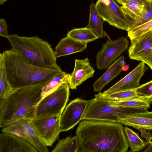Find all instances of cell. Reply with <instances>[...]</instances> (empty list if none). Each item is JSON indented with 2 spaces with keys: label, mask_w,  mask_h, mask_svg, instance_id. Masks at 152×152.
<instances>
[{
  "label": "cell",
  "mask_w": 152,
  "mask_h": 152,
  "mask_svg": "<svg viewBox=\"0 0 152 152\" xmlns=\"http://www.w3.org/2000/svg\"><path fill=\"white\" fill-rule=\"evenodd\" d=\"M77 152H126L129 146L120 123L84 120L76 130Z\"/></svg>",
  "instance_id": "1"
},
{
  "label": "cell",
  "mask_w": 152,
  "mask_h": 152,
  "mask_svg": "<svg viewBox=\"0 0 152 152\" xmlns=\"http://www.w3.org/2000/svg\"><path fill=\"white\" fill-rule=\"evenodd\" d=\"M47 83L14 89L0 100V127L23 118H34L36 107L42 98V88Z\"/></svg>",
  "instance_id": "2"
},
{
  "label": "cell",
  "mask_w": 152,
  "mask_h": 152,
  "mask_svg": "<svg viewBox=\"0 0 152 152\" xmlns=\"http://www.w3.org/2000/svg\"><path fill=\"white\" fill-rule=\"evenodd\" d=\"M4 51L7 77L14 89L48 83L62 71L60 67L49 68L35 65L11 49Z\"/></svg>",
  "instance_id": "3"
},
{
  "label": "cell",
  "mask_w": 152,
  "mask_h": 152,
  "mask_svg": "<svg viewBox=\"0 0 152 152\" xmlns=\"http://www.w3.org/2000/svg\"><path fill=\"white\" fill-rule=\"evenodd\" d=\"M11 49L17 52L31 63L49 68L59 67L55 52L47 41L37 37H23L14 34L7 38Z\"/></svg>",
  "instance_id": "4"
},
{
  "label": "cell",
  "mask_w": 152,
  "mask_h": 152,
  "mask_svg": "<svg viewBox=\"0 0 152 152\" xmlns=\"http://www.w3.org/2000/svg\"><path fill=\"white\" fill-rule=\"evenodd\" d=\"M89 100V104L83 115L84 120L120 123L129 115L147 111L110 104L106 100L97 97Z\"/></svg>",
  "instance_id": "5"
},
{
  "label": "cell",
  "mask_w": 152,
  "mask_h": 152,
  "mask_svg": "<svg viewBox=\"0 0 152 152\" xmlns=\"http://www.w3.org/2000/svg\"><path fill=\"white\" fill-rule=\"evenodd\" d=\"M69 89L68 83L64 84L42 97L36 107L34 118L61 115L69 99Z\"/></svg>",
  "instance_id": "6"
},
{
  "label": "cell",
  "mask_w": 152,
  "mask_h": 152,
  "mask_svg": "<svg viewBox=\"0 0 152 152\" xmlns=\"http://www.w3.org/2000/svg\"><path fill=\"white\" fill-rule=\"evenodd\" d=\"M61 115H53L28 119L39 139L46 146H52L60 131Z\"/></svg>",
  "instance_id": "7"
},
{
  "label": "cell",
  "mask_w": 152,
  "mask_h": 152,
  "mask_svg": "<svg viewBox=\"0 0 152 152\" xmlns=\"http://www.w3.org/2000/svg\"><path fill=\"white\" fill-rule=\"evenodd\" d=\"M105 35L107 37V41L96 56V65L100 70L108 68L125 50L129 43L125 37L112 41L106 32Z\"/></svg>",
  "instance_id": "8"
},
{
  "label": "cell",
  "mask_w": 152,
  "mask_h": 152,
  "mask_svg": "<svg viewBox=\"0 0 152 152\" xmlns=\"http://www.w3.org/2000/svg\"><path fill=\"white\" fill-rule=\"evenodd\" d=\"M96 6L104 21L119 29L128 31L126 20L121 7L114 0H98Z\"/></svg>",
  "instance_id": "9"
},
{
  "label": "cell",
  "mask_w": 152,
  "mask_h": 152,
  "mask_svg": "<svg viewBox=\"0 0 152 152\" xmlns=\"http://www.w3.org/2000/svg\"><path fill=\"white\" fill-rule=\"evenodd\" d=\"M130 41L128 50L130 59L144 62L152 70V30Z\"/></svg>",
  "instance_id": "10"
},
{
  "label": "cell",
  "mask_w": 152,
  "mask_h": 152,
  "mask_svg": "<svg viewBox=\"0 0 152 152\" xmlns=\"http://www.w3.org/2000/svg\"><path fill=\"white\" fill-rule=\"evenodd\" d=\"M3 132L12 133L24 138L40 152H48L49 150L37 135L28 119L25 118L13 122L3 128Z\"/></svg>",
  "instance_id": "11"
},
{
  "label": "cell",
  "mask_w": 152,
  "mask_h": 152,
  "mask_svg": "<svg viewBox=\"0 0 152 152\" xmlns=\"http://www.w3.org/2000/svg\"><path fill=\"white\" fill-rule=\"evenodd\" d=\"M89 104V100L77 98L71 101L65 108L60 118L61 132L72 129L81 120Z\"/></svg>",
  "instance_id": "12"
},
{
  "label": "cell",
  "mask_w": 152,
  "mask_h": 152,
  "mask_svg": "<svg viewBox=\"0 0 152 152\" xmlns=\"http://www.w3.org/2000/svg\"><path fill=\"white\" fill-rule=\"evenodd\" d=\"M141 61L131 72L103 93L109 94L115 92L136 89L139 86L141 78L148 67Z\"/></svg>",
  "instance_id": "13"
},
{
  "label": "cell",
  "mask_w": 152,
  "mask_h": 152,
  "mask_svg": "<svg viewBox=\"0 0 152 152\" xmlns=\"http://www.w3.org/2000/svg\"><path fill=\"white\" fill-rule=\"evenodd\" d=\"M30 142L14 134L3 132L0 135V152H37Z\"/></svg>",
  "instance_id": "14"
},
{
  "label": "cell",
  "mask_w": 152,
  "mask_h": 152,
  "mask_svg": "<svg viewBox=\"0 0 152 152\" xmlns=\"http://www.w3.org/2000/svg\"><path fill=\"white\" fill-rule=\"evenodd\" d=\"M94 72L88 58L81 60L75 59L74 70L70 74L69 83L70 88L76 89L85 80L92 77Z\"/></svg>",
  "instance_id": "15"
},
{
  "label": "cell",
  "mask_w": 152,
  "mask_h": 152,
  "mask_svg": "<svg viewBox=\"0 0 152 152\" xmlns=\"http://www.w3.org/2000/svg\"><path fill=\"white\" fill-rule=\"evenodd\" d=\"M150 2L135 1L124 4L121 7L126 20L128 30L145 14Z\"/></svg>",
  "instance_id": "16"
},
{
  "label": "cell",
  "mask_w": 152,
  "mask_h": 152,
  "mask_svg": "<svg viewBox=\"0 0 152 152\" xmlns=\"http://www.w3.org/2000/svg\"><path fill=\"white\" fill-rule=\"evenodd\" d=\"M123 56L115 60L108 67L106 72L93 84L94 91H101L108 83L115 78L122 71L123 66L126 64Z\"/></svg>",
  "instance_id": "17"
},
{
  "label": "cell",
  "mask_w": 152,
  "mask_h": 152,
  "mask_svg": "<svg viewBox=\"0 0 152 152\" xmlns=\"http://www.w3.org/2000/svg\"><path fill=\"white\" fill-rule=\"evenodd\" d=\"M87 44L76 41L67 36L61 39L55 48V53L56 58L85 50Z\"/></svg>",
  "instance_id": "18"
},
{
  "label": "cell",
  "mask_w": 152,
  "mask_h": 152,
  "mask_svg": "<svg viewBox=\"0 0 152 152\" xmlns=\"http://www.w3.org/2000/svg\"><path fill=\"white\" fill-rule=\"evenodd\" d=\"M120 123L138 129L152 130V112L147 110L132 114L121 120Z\"/></svg>",
  "instance_id": "19"
},
{
  "label": "cell",
  "mask_w": 152,
  "mask_h": 152,
  "mask_svg": "<svg viewBox=\"0 0 152 152\" xmlns=\"http://www.w3.org/2000/svg\"><path fill=\"white\" fill-rule=\"evenodd\" d=\"M104 21L99 15L95 4L91 3L90 6L89 20L86 27L93 31L99 38H103L106 36V32L103 28Z\"/></svg>",
  "instance_id": "20"
},
{
  "label": "cell",
  "mask_w": 152,
  "mask_h": 152,
  "mask_svg": "<svg viewBox=\"0 0 152 152\" xmlns=\"http://www.w3.org/2000/svg\"><path fill=\"white\" fill-rule=\"evenodd\" d=\"M14 89L7 77L5 63L4 51L0 53V100L7 97Z\"/></svg>",
  "instance_id": "21"
},
{
  "label": "cell",
  "mask_w": 152,
  "mask_h": 152,
  "mask_svg": "<svg viewBox=\"0 0 152 152\" xmlns=\"http://www.w3.org/2000/svg\"><path fill=\"white\" fill-rule=\"evenodd\" d=\"M70 76V74L62 71L57 74L42 88V97L53 92L63 84H69Z\"/></svg>",
  "instance_id": "22"
},
{
  "label": "cell",
  "mask_w": 152,
  "mask_h": 152,
  "mask_svg": "<svg viewBox=\"0 0 152 152\" xmlns=\"http://www.w3.org/2000/svg\"><path fill=\"white\" fill-rule=\"evenodd\" d=\"M94 96L111 101H121L135 99L152 100L140 96L136 92L135 89L115 92L109 94H105L99 92L95 94Z\"/></svg>",
  "instance_id": "23"
},
{
  "label": "cell",
  "mask_w": 152,
  "mask_h": 152,
  "mask_svg": "<svg viewBox=\"0 0 152 152\" xmlns=\"http://www.w3.org/2000/svg\"><path fill=\"white\" fill-rule=\"evenodd\" d=\"M66 36L76 41L86 44L99 38L93 31L86 27L74 28L69 31Z\"/></svg>",
  "instance_id": "24"
},
{
  "label": "cell",
  "mask_w": 152,
  "mask_h": 152,
  "mask_svg": "<svg viewBox=\"0 0 152 152\" xmlns=\"http://www.w3.org/2000/svg\"><path fill=\"white\" fill-rule=\"evenodd\" d=\"M112 105L138 109L147 110L150 107L152 100L135 99L121 101L107 100Z\"/></svg>",
  "instance_id": "25"
},
{
  "label": "cell",
  "mask_w": 152,
  "mask_h": 152,
  "mask_svg": "<svg viewBox=\"0 0 152 152\" xmlns=\"http://www.w3.org/2000/svg\"><path fill=\"white\" fill-rule=\"evenodd\" d=\"M78 140L76 135L73 137L67 136L58 140L52 152H77Z\"/></svg>",
  "instance_id": "26"
},
{
  "label": "cell",
  "mask_w": 152,
  "mask_h": 152,
  "mask_svg": "<svg viewBox=\"0 0 152 152\" xmlns=\"http://www.w3.org/2000/svg\"><path fill=\"white\" fill-rule=\"evenodd\" d=\"M124 132L127 143L131 149L130 151L136 152L145 144V140L141 139L138 134L127 126L124 127Z\"/></svg>",
  "instance_id": "27"
},
{
  "label": "cell",
  "mask_w": 152,
  "mask_h": 152,
  "mask_svg": "<svg viewBox=\"0 0 152 152\" xmlns=\"http://www.w3.org/2000/svg\"><path fill=\"white\" fill-rule=\"evenodd\" d=\"M152 30V19L128 31V36L131 40Z\"/></svg>",
  "instance_id": "28"
},
{
  "label": "cell",
  "mask_w": 152,
  "mask_h": 152,
  "mask_svg": "<svg viewBox=\"0 0 152 152\" xmlns=\"http://www.w3.org/2000/svg\"><path fill=\"white\" fill-rule=\"evenodd\" d=\"M135 90L140 96L152 99V80L138 86Z\"/></svg>",
  "instance_id": "29"
},
{
  "label": "cell",
  "mask_w": 152,
  "mask_h": 152,
  "mask_svg": "<svg viewBox=\"0 0 152 152\" xmlns=\"http://www.w3.org/2000/svg\"><path fill=\"white\" fill-rule=\"evenodd\" d=\"M152 152V133L149 139L145 140L143 146L137 151L136 152Z\"/></svg>",
  "instance_id": "30"
},
{
  "label": "cell",
  "mask_w": 152,
  "mask_h": 152,
  "mask_svg": "<svg viewBox=\"0 0 152 152\" xmlns=\"http://www.w3.org/2000/svg\"><path fill=\"white\" fill-rule=\"evenodd\" d=\"M8 26L4 18L0 19V35L7 38L9 35L8 32Z\"/></svg>",
  "instance_id": "31"
},
{
  "label": "cell",
  "mask_w": 152,
  "mask_h": 152,
  "mask_svg": "<svg viewBox=\"0 0 152 152\" xmlns=\"http://www.w3.org/2000/svg\"><path fill=\"white\" fill-rule=\"evenodd\" d=\"M152 0H116V1L120 4L123 5L124 4L135 2L141 1L146 3H150Z\"/></svg>",
  "instance_id": "32"
},
{
  "label": "cell",
  "mask_w": 152,
  "mask_h": 152,
  "mask_svg": "<svg viewBox=\"0 0 152 152\" xmlns=\"http://www.w3.org/2000/svg\"><path fill=\"white\" fill-rule=\"evenodd\" d=\"M141 132V136L143 138L145 139V140L148 139L151 136V133L150 130H148L147 132V130L143 129H138Z\"/></svg>",
  "instance_id": "33"
},
{
  "label": "cell",
  "mask_w": 152,
  "mask_h": 152,
  "mask_svg": "<svg viewBox=\"0 0 152 152\" xmlns=\"http://www.w3.org/2000/svg\"><path fill=\"white\" fill-rule=\"evenodd\" d=\"M129 68V66L128 64H124L122 67V71H127Z\"/></svg>",
  "instance_id": "34"
},
{
  "label": "cell",
  "mask_w": 152,
  "mask_h": 152,
  "mask_svg": "<svg viewBox=\"0 0 152 152\" xmlns=\"http://www.w3.org/2000/svg\"><path fill=\"white\" fill-rule=\"evenodd\" d=\"M8 0H0V4H3L5 2Z\"/></svg>",
  "instance_id": "35"
},
{
  "label": "cell",
  "mask_w": 152,
  "mask_h": 152,
  "mask_svg": "<svg viewBox=\"0 0 152 152\" xmlns=\"http://www.w3.org/2000/svg\"></svg>",
  "instance_id": "36"
}]
</instances>
